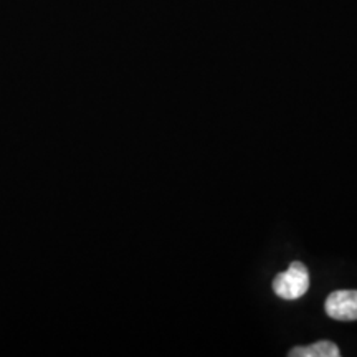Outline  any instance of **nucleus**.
<instances>
[{
	"label": "nucleus",
	"mask_w": 357,
	"mask_h": 357,
	"mask_svg": "<svg viewBox=\"0 0 357 357\" xmlns=\"http://www.w3.org/2000/svg\"><path fill=\"white\" fill-rule=\"evenodd\" d=\"M310 289V271L301 261H293L287 271L273 280V291L281 300H300Z\"/></svg>",
	"instance_id": "1"
},
{
	"label": "nucleus",
	"mask_w": 357,
	"mask_h": 357,
	"mask_svg": "<svg viewBox=\"0 0 357 357\" xmlns=\"http://www.w3.org/2000/svg\"><path fill=\"white\" fill-rule=\"evenodd\" d=\"M326 314L336 321H357V289H339L324 303Z\"/></svg>",
	"instance_id": "2"
},
{
	"label": "nucleus",
	"mask_w": 357,
	"mask_h": 357,
	"mask_svg": "<svg viewBox=\"0 0 357 357\" xmlns=\"http://www.w3.org/2000/svg\"><path fill=\"white\" fill-rule=\"evenodd\" d=\"M289 357H339V347L333 341H318L306 347H294L288 352Z\"/></svg>",
	"instance_id": "3"
}]
</instances>
